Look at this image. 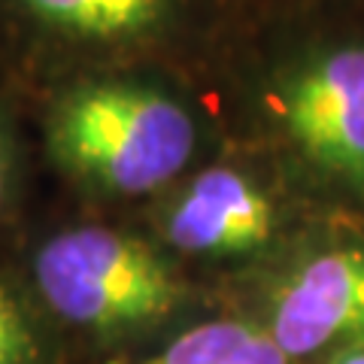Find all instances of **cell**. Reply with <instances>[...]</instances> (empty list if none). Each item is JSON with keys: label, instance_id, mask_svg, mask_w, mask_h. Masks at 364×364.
I'll return each mask as SVG.
<instances>
[{"label": "cell", "instance_id": "cell-1", "mask_svg": "<svg viewBox=\"0 0 364 364\" xmlns=\"http://www.w3.org/2000/svg\"><path fill=\"white\" fill-rule=\"evenodd\" d=\"M55 158L116 195L161 188L195 152V122L152 88L97 82L70 91L52 112Z\"/></svg>", "mask_w": 364, "mask_h": 364}, {"label": "cell", "instance_id": "cell-2", "mask_svg": "<svg viewBox=\"0 0 364 364\" xmlns=\"http://www.w3.org/2000/svg\"><path fill=\"white\" fill-rule=\"evenodd\" d=\"M33 279L61 322L95 337H124L179 306L182 286L136 237L116 228H70L33 258Z\"/></svg>", "mask_w": 364, "mask_h": 364}, {"label": "cell", "instance_id": "cell-3", "mask_svg": "<svg viewBox=\"0 0 364 364\" xmlns=\"http://www.w3.org/2000/svg\"><path fill=\"white\" fill-rule=\"evenodd\" d=\"M301 152L364 195V49H337L304 67L279 95Z\"/></svg>", "mask_w": 364, "mask_h": 364}, {"label": "cell", "instance_id": "cell-4", "mask_svg": "<svg viewBox=\"0 0 364 364\" xmlns=\"http://www.w3.org/2000/svg\"><path fill=\"white\" fill-rule=\"evenodd\" d=\"M261 325L294 364L364 343V249H331L301 264Z\"/></svg>", "mask_w": 364, "mask_h": 364}, {"label": "cell", "instance_id": "cell-5", "mask_svg": "<svg viewBox=\"0 0 364 364\" xmlns=\"http://www.w3.org/2000/svg\"><path fill=\"white\" fill-rule=\"evenodd\" d=\"M273 234V203L249 176L215 167L182 191L167 215V240L182 252H249Z\"/></svg>", "mask_w": 364, "mask_h": 364}, {"label": "cell", "instance_id": "cell-6", "mask_svg": "<svg viewBox=\"0 0 364 364\" xmlns=\"http://www.w3.org/2000/svg\"><path fill=\"white\" fill-rule=\"evenodd\" d=\"M136 364H294L279 352L261 322L207 318L167 340Z\"/></svg>", "mask_w": 364, "mask_h": 364}, {"label": "cell", "instance_id": "cell-7", "mask_svg": "<svg viewBox=\"0 0 364 364\" xmlns=\"http://www.w3.org/2000/svg\"><path fill=\"white\" fill-rule=\"evenodd\" d=\"M40 21L73 37L119 40L149 31L167 0H25Z\"/></svg>", "mask_w": 364, "mask_h": 364}, {"label": "cell", "instance_id": "cell-8", "mask_svg": "<svg viewBox=\"0 0 364 364\" xmlns=\"http://www.w3.org/2000/svg\"><path fill=\"white\" fill-rule=\"evenodd\" d=\"M40 343L25 310L0 289V364H40Z\"/></svg>", "mask_w": 364, "mask_h": 364}, {"label": "cell", "instance_id": "cell-9", "mask_svg": "<svg viewBox=\"0 0 364 364\" xmlns=\"http://www.w3.org/2000/svg\"><path fill=\"white\" fill-rule=\"evenodd\" d=\"M325 364H364V343H355V346H343L331 352L325 358Z\"/></svg>", "mask_w": 364, "mask_h": 364}, {"label": "cell", "instance_id": "cell-10", "mask_svg": "<svg viewBox=\"0 0 364 364\" xmlns=\"http://www.w3.org/2000/svg\"><path fill=\"white\" fill-rule=\"evenodd\" d=\"M4 186H6V170H4V149H0V200H4Z\"/></svg>", "mask_w": 364, "mask_h": 364}]
</instances>
